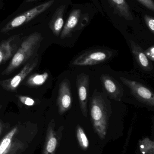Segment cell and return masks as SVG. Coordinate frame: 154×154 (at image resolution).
<instances>
[{"label": "cell", "instance_id": "1", "mask_svg": "<svg viewBox=\"0 0 154 154\" xmlns=\"http://www.w3.org/2000/svg\"><path fill=\"white\" fill-rule=\"evenodd\" d=\"M59 1L47 0L20 11H15L1 23L0 32L7 34L23 27L43 22Z\"/></svg>", "mask_w": 154, "mask_h": 154}, {"label": "cell", "instance_id": "2", "mask_svg": "<svg viewBox=\"0 0 154 154\" xmlns=\"http://www.w3.org/2000/svg\"><path fill=\"white\" fill-rule=\"evenodd\" d=\"M97 12L91 2L73 3L67 13L65 23L60 35L61 39L71 38L75 33L82 31Z\"/></svg>", "mask_w": 154, "mask_h": 154}, {"label": "cell", "instance_id": "3", "mask_svg": "<svg viewBox=\"0 0 154 154\" xmlns=\"http://www.w3.org/2000/svg\"><path fill=\"white\" fill-rule=\"evenodd\" d=\"M104 14L114 24L124 26L140 25L141 18L128 0H99Z\"/></svg>", "mask_w": 154, "mask_h": 154}, {"label": "cell", "instance_id": "4", "mask_svg": "<svg viewBox=\"0 0 154 154\" xmlns=\"http://www.w3.org/2000/svg\"><path fill=\"white\" fill-rule=\"evenodd\" d=\"M44 38L40 32H33L23 37V42L14 55L10 64L2 72V75H9L25 63L36 52Z\"/></svg>", "mask_w": 154, "mask_h": 154}, {"label": "cell", "instance_id": "5", "mask_svg": "<svg viewBox=\"0 0 154 154\" xmlns=\"http://www.w3.org/2000/svg\"><path fill=\"white\" fill-rule=\"evenodd\" d=\"M90 108L93 128L100 139H105L108 126V116L103 98L98 95L92 96Z\"/></svg>", "mask_w": 154, "mask_h": 154}, {"label": "cell", "instance_id": "6", "mask_svg": "<svg viewBox=\"0 0 154 154\" xmlns=\"http://www.w3.org/2000/svg\"><path fill=\"white\" fill-rule=\"evenodd\" d=\"M72 0H60L47 18V26L53 35L59 37Z\"/></svg>", "mask_w": 154, "mask_h": 154}, {"label": "cell", "instance_id": "7", "mask_svg": "<svg viewBox=\"0 0 154 154\" xmlns=\"http://www.w3.org/2000/svg\"><path fill=\"white\" fill-rule=\"evenodd\" d=\"M112 51L105 49H93L81 53L72 60L73 66H91L105 62L113 57Z\"/></svg>", "mask_w": 154, "mask_h": 154}, {"label": "cell", "instance_id": "8", "mask_svg": "<svg viewBox=\"0 0 154 154\" xmlns=\"http://www.w3.org/2000/svg\"><path fill=\"white\" fill-rule=\"evenodd\" d=\"M119 79L129 88L131 93L137 100L149 106H154V94L150 89L138 82L124 77H120Z\"/></svg>", "mask_w": 154, "mask_h": 154}, {"label": "cell", "instance_id": "9", "mask_svg": "<svg viewBox=\"0 0 154 154\" xmlns=\"http://www.w3.org/2000/svg\"><path fill=\"white\" fill-rule=\"evenodd\" d=\"M39 60V56L36 55L35 57L24 66L23 68L16 75L11 79L1 81L0 84L2 88L8 91H14L15 90L25 78L37 66Z\"/></svg>", "mask_w": 154, "mask_h": 154}, {"label": "cell", "instance_id": "10", "mask_svg": "<svg viewBox=\"0 0 154 154\" xmlns=\"http://www.w3.org/2000/svg\"><path fill=\"white\" fill-rule=\"evenodd\" d=\"M15 127L8 132L0 142V154H20L24 150V144L16 137L18 132Z\"/></svg>", "mask_w": 154, "mask_h": 154}, {"label": "cell", "instance_id": "11", "mask_svg": "<svg viewBox=\"0 0 154 154\" xmlns=\"http://www.w3.org/2000/svg\"><path fill=\"white\" fill-rule=\"evenodd\" d=\"M90 81V77L84 73L78 75L76 80L80 106L82 114L86 117H87V103Z\"/></svg>", "mask_w": 154, "mask_h": 154}, {"label": "cell", "instance_id": "12", "mask_svg": "<svg viewBox=\"0 0 154 154\" xmlns=\"http://www.w3.org/2000/svg\"><path fill=\"white\" fill-rule=\"evenodd\" d=\"M72 97L69 80L64 79L60 84L57 104L59 115H62L71 108Z\"/></svg>", "mask_w": 154, "mask_h": 154}, {"label": "cell", "instance_id": "13", "mask_svg": "<svg viewBox=\"0 0 154 154\" xmlns=\"http://www.w3.org/2000/svg\"><path fill=\"white\" fill-rule=\"evenodd\" d=\"M23 32L14 34L3 40L0 43V65L10 58L13 55L18 44L23 38Z\"/></svg>", "mask_w": 154, "mask_h": 154}, {"label": "cell", "instance_id": "14", "mask_svg": "<svg viewBox=\"0 0 154 154\" xmlns=\"http://www.w3.org/2000/svg\"><path fill=\"white\" fill-rule=\"evenodd\" d=\"M100 80L103 88L110 98L120 101L124 94L123 88L113 77L109 75H102Z\"/></svg>", "mask_w": 154, "mask_h": 154}, {"label": "cell", "instance_id": "15", "mask_svg": "<svg viewBox=\"0 0 154 154\" xmlns=\"http://www.w3.org/2000/svg\"><path fill=\"white\" fill-rule=\"evenodd\" d=\"M55 123L52 120L49 123L46 132L45 143L42 154H55L58 144L59 138L54 130Z\"/></svg>", "mask_w": 154, "mask_h": 154}, {"label": "cell", "instance_id": "16", "mask_svg": "<svg viewBox=\"0 0 154 154\" xmlns=\"http://www.w3.org/2000/svg\"><path fill=\"white\" fill-rule=\"evenodd\" d=\"M129 42L132 54L141 68L145 71L152 70V64L146 56L143 48L132 40H129Z\"/></svg>", "mask_w": 154, "mask_h": 154}, {"label": "cell", "instance_id": "17", "mask_svg": "<svg viewBox=\"0 0 154 154\" xmlns=\"http://www.w3.org/2000/svg\"><path fill=\"white\" fill-rule=\"evenodd\" d=\"M134 11L139 14L143 11H146L154 15V0H128Z\"/></svg>", "mask_w": 154, "mask_h": 154}, {"label": "cell", "instance_id": "18", "mask_svg": "<svg viewBox=\"0 0 154 154\" xmlns=\"http://www.w3.org/2000/svg\"><path fill=\"white\" fill-rule=\"evenodd\" d=\"M49 76V73L47 72L42 74H33L27 79L26 84L30 87L41 86L46 82Z\"/></svg>", "mask_w": 154, "mask_h": 154}, {"label": "cell", "instance_id": "19", "mask_svg": "<svg viewBox=\"0 0 154 154\" xmlns=\"http://www.w3.org/2000/svg\"><path fill=\"white\" fill-rule=\"evenodd\" d=\"M139 15L141 16V20H143L147 29L152 34H154V15L146 11H143Z\"/></svg>", "mask_w": 154, "mask_h": 154}, {"label": "cell", "instance_id": "20", "mask_svg": "<svg viewBox=\"0 0 154 154\" xmlns=\"http://www.w3.org/2000/svg\"><path fill=\"white\" fill-rule=\"evenodd\" d=\"M77 134L78 141L80 147L84 150L87 149L89 146L88 140L84 130L79 125L77 126Z\"/></svg>", "mask_w": 154, "mask_h": 154}, {"label": "cell", "instance_id": "21", "mask_svg": "<svg viewBox=\"0 0 154 154\" xmlns=\"http://www.w3.org/2000/svg\"><path fill=\"white\" fill-rule=\"evenodd\" d=\"M140 146V150L143 154H151L154 153V143L148 138H146L143 141Z\"/></svg>", "mask_w": 154, "mask_h": 154}, {"label": "cell", "instance_id": "22", "mask_svg": "<svg viewBox=\"0 0 154 154\" xmlns=\"http://www.w3.org/2000/svg\"><path fill=\"white\" fill-rule=\"evenodd\" d=\"M40 2L41 0H24L20 5L15 11H20L27 8H30L35 4Z\"/></svg>", "mask_w": 154, "mask_h": 154}, {"label": "cell", "instance_id": "23", "mask_svg": "<svg viewBox=\"0 0 154 154\" xmlns=\"http://www.w3.org/2000/svg\"><path fill=\"white\" fill-rule=\"evenodd\" d=\"M19 100L21 103L26 106H34L35 102L34 100L30 97L24 96H20L18 97Z\"/></svg>", "mask_w": 154, "mask_h": 154}, {"label": "cell", "instance_id": "24", "mask_svg": "<svg viewBox=\"0 0 154 154\" xmlns=\"http://www.w3.org/2000/svg\"><path fill=\"white\" fill-rule=\"evenodd\" d=\"M145 54L147 57V58L153 62L154 61V46L148 48L147 49L144 51Z\"/></svg>", "mask_w": 154, "mask_h": 154}, {"label": "cell", "instance_id": "25", "mask_svg": "<svg viewBox=\"0 0 154 154\" xmlns=\"http://www.w3.org/2000/svg\"><path fill=\"white\" fill-rule=\"evenodd\" d=\"M90 1H91V3L94 5L96 10H97L98 12L100 13L103 16H105V14L101 8L99 0H90Z\"/></svg>", "mask_w": 154, "mask_h": 154}, {"label": "cell", "instance_id": "26", "mask_svg": "<svg viewBox=\"0 0 154 154\" xmlns=\"http://www.w3.org/2000/svg\"><path fill=\"white\" fill-rule=\"evenodd\" d=\"M4 8V0H0V10L3 9Z\"/></svg>", "mask_w": 154, "mask_h": 154}, {"label": "cell", "instance_id": "27", "mask_svg": "<svg viewBox=\"0 0 154 154\" xmlns=\"http://www.w3.org/2000/svg\"><path fill=\"white\" fill-rule=\"evenodd\" d=\"M3 124L2 122V121L0 120V134H1V131H2V129Z\"/></svg>", "mask_w": 154, "mask_h": 154}, {"label": "cell", "instance_id": "28", "mask_svg": "<svg viewBox=\"0 0 154 154\" xmlns=\"http://www.w3.org/2000/svg\"><path fill=\"white\" fill-rule=\"evenodd\" d=\"M1 107H2V106H1V105H0V108H1Z\"/></svg>", "mask_w": 154, "mask_h": 154}]
</instances>
